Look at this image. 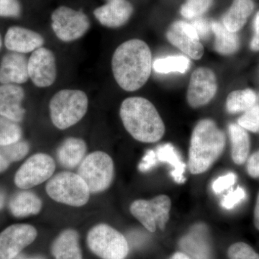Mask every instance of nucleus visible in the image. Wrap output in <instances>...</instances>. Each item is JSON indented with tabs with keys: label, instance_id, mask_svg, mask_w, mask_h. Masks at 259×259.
I'll return each mask as SVG.
<instances>
[{
	"label": "nucleus",
	"instance_id": "nucleus-1",
	"mask_svg": "<svg viewBox=\"0 0 259 259\" xmlns=\"http://www.w3.org/2000/svg\"><path fill=\"white\" fill-rule=\"evenodd\" d=\"M152 56L147 44L131 39L117 48L112 59V70L116 82L122 90L134 92L149 79Z\"/></svg>",
	"mask_w": 259,
	"mask_h": 259
},
{
	"label": "nucleus",
	"instance_id": "nucleus-2",
	"mask_svg": "<svg viewBox=\"0 0 259 259\" xmlns=\"http://www.w3.org/2000/svg\"><path fill=\"white\" fill-rule=\"evenodd\" d=\"M120 115L126 131L140 142L156 143L164 135V123L156 107L147 99H126L121 105Z\"/></svg>",
	"mask_w": 259,
	"mask_h": 259
},
{
	"label": "nucleus",
	"instance_id": "nucleus-3",
	"mask_svg": "<svg viewBox=\"0 0 259 259\" xmlns=\"http://www.w3.org/2000/svg\"><path fill=\"white\" fill-rule=\"evenodd\" d=\"M226 135L210 119L199 121L194 127L189 149V169L200 175L209 169L226 147Z\"/></svg>",
	"mask_w": 259,
	"mask_h": 259
},
{
	"label": "nucleus",
	"instance_id": "nucleus-4",
	"mask_svg": "<svg viewBox=\"0 0 259 259\" xmlns=\"http://www.w3.org/2000/svg\"><path fill=\"white\" fill-rule=\"evenodd\" d=\"M88 105V95L81 90H60L49 103L51 121L57 128H69L84 117Z\"/></svg>",
	"mask_w": 259,
	"mask_h": 259
},
{
	"label": "nucleus",
	"instance_id": "nucleus-5",
	"mask_svg": "<svg viewBox=\"0 0 259 259\" xmlns=\"http://www.w3.org/2000/svg\"><path fill=\"white\" fill-rule=\"evenodd\" d=\"M47 192L56 202L73 207L84 205L90 199V191L78 174L61 172L47 183Z\"/></svg>",
	"mask_w": 259,
	"mask_h": 259
},
{
	"label": "nucleus",
	"instance_id": "nucleus-6",
	"mask_svg": "<svg viewBox=\"0 0 259 259\" xmlns=\"http://www.w3.org/2000/svg\"><path fill=\"white\" fill-rule=\"evenodd\" d=\"M78 175L84 181L90 192H103L113 180V161L107 153L95 151L83 158L80 163Z\"/></svg>",
	"mask_w": 259,
	"mask_h": 259
},
{
	"label": "nucleus",
	"instance_id": "nucleus-7",
	"mask_svg": "<svg viewBox=\"0 0 259 259\" xmlns=\"http://www.w3.org/2000/svg\"><path fill=\"white\" fill-rule=\"evenodd\" d=\"M90 250L102 259H125L128 254L127 240L120 232L105 224L94 227L89 232Z\"/></svg>",
	"mask_w": 259,
	"mask_h": 259
},
{
	"label": "nucleus",
	"instance_id": "nucleus-8",
	"mask_svg": "<svg viewBox=\"0 0 259 259\" xmlns=\"http://www.w3.org/2000/svg\"><path fill=\"white\" fill-rule=\"evenodd\" d=\"M51 26L61 41L69 42L83 36L90 28V19L81 10L61 6L51 15Z\"/></svg>",
	"mask_w": 259,
	"mask_h": 259
},
{
	"label": "nucleus",
	"instance_id": "nucleus-9",
	"mask_svg": "<svg viewBox=\"0 0 259 259\" xmlns=\"http://www.w3.org/2000/svg\"><path fill=\"white\" fill-rule=\"evenodd\" d=\"M171 201L164 194L158 195L151 200L139 199L131 204L130 210L141 224L150 232L156 231V226L165 229L169 220Z\"/></svg>",
	"mask_w": 259,
	"mask_h": 259
},
{
	"label": "nucleus",
	"instance_id": "nucleus-10",
	"mask_svg": "<svg viewBox=\"0 0 259 259\" xmlns=\"http://www.w3.org/2000/svg\"><path fill=\"white\" fill-rule=\"evenodd\" d=\"M55 168V161L49 155L36 153L19 168L15 177V185L23 190L32 188L50 179Z\"/></svg>",
	"mask_w": 259,
	"mask_h": 259
},
{
	"label": "nucleus",
	"instance_id": "nucleus-11",
	"mask_svg": "<svg viewBox=\"0 0 259 259\" xmlns=\"http://www.w3.org/2000/svg\"><path fill=\"white\" fill-rule=\"evenodd\" d=\"M28 74L37 88H49L54 84L57 76L54 53L44 47L33 51L28 59Z\"/></svg>",
	"mask_w": 259,
	"mask_h": 259
},
{
	"label": "nucleus",
	"instance_id": "nucleus-12",
	"mask_svg": "<svg viewBox=\"0 0 259 259\" xmlns=\"http://www.w3.org/2000/svg\"><path fill=\"white\" fill-rule=\"evenodd\" d=\"M37 237L34 227L26 224L13 225L0 233V259H14Z\"/></svg>",
	"mask_w": 259,
	"mask_h": 259
},
{
	"label": "nucleus",
	"instance_id": "nucleus-13",
	"mask_svg": "<svg viewBox=\"0 0 259 259\" xmlns=\"http://www.w3.org/2000/svg\"><path fill=\"white\" fill-rule=\"evenodd\" d=\"M218 83L215 74L208 68H199L191 76L187 101L194 108L208 104L217 93Z\"/></svg>",
	"mask_w": 259,
	"mask_h": 259
},
{
	"label": "nucleus",
	"instance_id": "nucleus-14",
	"mask_svg": "<svg viewBox=\"0 0 259 259\" xmlns=\"http://www.w3.org/2000/svg\"><path fill=\"white\" fill-rule=\"evenodd\" d=\"M166 37L172 45L192 59L198 60L203 56V46L192 24L184 21L175 22L167 30Z\"/></svg>",
	"mask_w": 259,
	"mask_h": 259
},
{
	"label": "nucleus",
	"instance_id": "nucleus-15",
	"mask_svg": "<svg viewBox=\"0 0 259 259\" xmlns=\"http://www.w3.org/2000/svg\"><path fill=\"white\" fill-rule=\"evenodd\" d=\"M133 13L134 7L127 0H110L94 10V15L100 23L110 28L123 26Z\"/></svg>",
	"mask_w": 259,
	"mask_h": 259
},
{
	"label": "nucleus",
	"instance_id": "nucleus-16",
	"mask_svg": "<svg viewBox=\"0 0 259 259\" xmlns=\"http://www.w3.org/2000/svg\"><path fill=\"white\" fill-rule=\"evenodd\" d=\"M45 40L38 32L13 26L8 29L5 37V45L8 50L19 54L33 52L44 46Z\"/></svg>",
	"mask_w": 259,
	"mask_h": 259
},
{
	"label": "nucleus",
	"instance_id": "nucleus-17",
	"mask_svg": "<svg viewBox=\"0 0 259 259\" xmlns=\"http://www.w3.org/2000/svg\"><path fill=\"white\" fill-rule=\"evenodd\" d=\"M28 79V60L26 56L12 51L3 56L0 64L2 84H21Z\"/></svg>",
	"mask_w": 259,
	"mask_h": 259
},
{
	"label": "nucleus",
	"instance_id": "nucleus-18",
	"mask_svg": "<svg viewBox=\"0 0 259 259\" xmlns=\"http://www.w3.org/2000/svg\"><path fill=\"white\" fill-rule=\"evenodd\" d=\"M25 91L18 84L0 85V116L15 122L23 120L25 110L22 106Z\"/></svg>",
	"mask_w": 259,
	"mask_h": 259
},
{
	"label": "nucleus",
	"instance_id": "nucleus-19",
	"mask_svg": "<svg viewBox=\"0 0 259 259\" xmlns=\"http://www.w3.org/2000/svg\"><path fill=\"white\" fill-rule=\"evenodd\" d=\"M51 250L56 259H82L79 235L74 230L62 232L53 243Z\"/></svg>",
	"mask_w": 259,
	"mask_h": 259
},
{
	"label": "nucleus",
	"instance_id": "nucleus-20",
	"mask_svg": "<svg viewBox=\"0 0 259 259\" xmlns=\"http://www.w3.org/2000/svg\"><path fill=\"white\" fill-rule=\"evenodd\" d=\"M254 4L252 0H233L230 9L223 18V25L229 31L237 32L246 23L253 13Z\"/></svg>",
	"mask_w": 259,
	"mask_h": 259
},
{
	"label": "nucleus",
	"instance_id": "nucleus-21",
	"mask_svg": "<svg viewBox=\"0 0 259 259\" xmlns=\"http://www.w3.org/2000/svg\"><path fill=\"white\" fill-rule=\"evenodd\" d=\"M86 152L87 144L82 139L69 138L59 146L58 159L63 166L73 168L81 163Z\"/></svg>",
	"mask_w": 259,
	"mask_h": 259
},
{
	"label": "nucleus",
	"instance_id": "nucleus-22",
	"mask_svg": "<svg viewBox=\"0 0 259 259\" xmlns=\"http://www.w3.org/2000/svg\"><path fill=\"white\" fill-rule=\"evenodd\" d=\"M232 144L231 156L237 165H242L248 160L250 148V136L247 131L238 124L228 127Z\"/></svg>",
	"mask_w": 259,
	"mask_h": 259
},
{
	"label": "nucleus",
	"instance_id": "nucleus-23",
	"mask_svg": "<svg viewBox=\"0 0 259 259\" xmlns=\"http://www.w3.org/2000/svg\"><path fill=\"white\" fill-rule=\"evenodd\" d=\"M41 207V200L30 192H19L10 202V211L13 215L18 218L37 214Z\"/></svg>",
	"mask_w": 259,
	"mask_h": 259
},
{
	"label": "nucleus",
	"instance_id": "nucleus-24",
	"mask_svg": "<svg viewBox=\"0 0 259 259\" xmlns=\"http://www.w3.org/2000/svg\"><path fill=\"white\" fill-rule=\"evenodd\" d=\"M211 28L215 35L214 49L222 55H231L238 50L240 40L236 32L229 31L218 22H212Z\"/></svg>",
	"mask_w": 259,
	"mask_h": 259
},
{
	"label": "nucleus",
	"instance_id": "nucleus-25",
	"mask_svg": "<svg viewBox=\"0 0 259 259\" xmlns=\"http://www.w3.org/2000/svg\"><path fill=\"white\" fill-rule=\"evenodd\" d=\"M158 161L167 162L174 167L171 176L178 184L185 183L186 178L184 176L186 165L181 160L177 150L171 144H166L158 146L156 151Z\"/></svg>",
	"mask_w": 259,
	"mask_h": 259
},
{
	"label": "nucleus",
	"instance_id": "nucleus-26",
	"mask_svg": "<svg viewBox=\"0 0 259 259\" xmlns=\"http://www.w3.org/2000/svg\"><path fill=\"white\" fill-rule=\"evenodd\" d=\"M256 101V94L253 90L245 89L233 91L227 98V110L232 114L245 112L254 106Z\"/></svg>",
	"mask_w": 259,
	"mask_h": 259
},
{
	"label": "nucleus",
	"instance_id": "nucleus-27",
	"mask_svg": "<svg viewBox=\"0 0 259 259\" xmlns=\"http://www.w3.org/2000/svg\"><path fill=\"white\" fill-rule=\"evenodd\" d=\"M188 58L182 55H173L160 58L153 63L155 71L159 74H169L172 72L185 74L190 66Z\"/></svg>",
	"mask_w": 259,
	"mask_h": 259
},
{
	"label": "nucleus",
	"instance_id": "nucleus-28",
	"mask_svg": "<svg viewBox=\"0 0 259 259\" xmlns=\"http://www.w3.org/2000/svg\"><path fill=\"white\" fill-rule=\"evenodd\" d=\"M29 149V144L25 141L0 146V173L5 171L13 162L23 159L28 154Z\"/></svg>",
	"mask_w": 259,
	"mask_h": 259
},
{
	"label": "nucleus",
	"instance_id": "nucleus-29",
	"mask_svg": "<svg viewBox=\"0 0 259 259\" xmlns=\"http://www.w3.org/2000/svg\"><path fill=\"white\" fill-rule=\"evenodd\" d=\"M181 246L187 253L193 255L197 259H208L209 248L207 243L203 238L196 235V233H192L183 238L180 242Z\"/></svg>",
	"mask_w": 259,
	"mask_h": 259
},
{
	"label": "nucleus",
	"instance_id": "nucleus-30",
	"mask_svg": "<svg viewBox=\"0 0 259 259\" xmlns=\"http://www.w3.org/2000/svg\"><path fill=\"white\" fill-rule=\"evenodd\" d=\"M21 137L22 130L18 122L0 116V146L15 144Z\"/></svg>",
	"mask_w": 259,
	"mask_h": 259
},
{
	"label": "nucleus",
	"instance_id": "nucleus-31",
	"mask_svg": "<svg viewBox=\"0 0 259 259\" xmlns=\"http://www.w3.org/2000/svg\"><path fill=\"white\" fill-rule=\"evenodd\" d=\"M213 0H186L180 13L186 18H197L205 13L212 5Z\"/></svg>",
	"mask_w": 259,
	"mask_h": 259
},
{
	"label": "nucleus",
	"instance_id": "nucleus-32",
	"mask_svg": "<svg viewBox=\"0 0 259 259\" xmlns=\"http://www.w3.org/2000/svg\"><path fill=\"white\" fill-rule=\"evenodd\" d=\"M238 124L245 131L259 134V105H254L245 111L238 118Z\"/></svg>",
	"mask_w": 259,
	"mask_h": 259
},
{
	"label": "nucleus",
	"instance_id": "nucleus-33",
	"mask_svg": "<svg viewBox=\"0 0 259 259\" xmlns=\"http://www.w3.org/2000/svg\"><path fill=\"white\" fill-rule=\"evenodd\" d=\"M229 259H259V254L247 243L238 242L229 247L228 250Z\"/></svg>",
	"mask_w": 259,
	"mask_h": 259
},
{
	"label": "nucleus",
	"instance_id": "nucleus-34",
	"mask_svg": "<svg viewBox=\"0 0 259 259\" xmlns=\"http://www.w3.org/2000/svg\"><path fill=\"white\" fill-rule=\"evenodd\" d=\"M22 13L19 0H0V17L18 18Z\"/></svg>",
	"mask_w": 259,
	"mask_h": 259
},
{
	"label": "nucleus",
	"instance_id": "nucleus-35",
	"mask_svg": "<svg viewBox=\"0 0 259 259\" xmlns=\"http://www.w3.org/2000/svg\"><path fill=\"white\" fill-rule=\"evenodd\" d=\"M246 197V192L241 187H238L236 190H231L225 196L221 202V205L223 208L231 209L234 208L235 206L239 204Z\"/></svg>",
	"mask_w": 259,
	"mask_h": 259
},
{
	"label": "nucleus",
	"instance_id": "nucleus-36",
	"mask_svg": "<svg viewBox=\"0 0 259 259\" xmlns=\"http://www.w3.org/2000/svg\"><path fill=\"white\" fill-rule=\"evenodd\" d=\"M236 180L237 176L234 173H229L225 176L220 177L213 182L212 190L215 194L221 193L223 191L234 185Z\"/></svg>",
	"mask_w": 259,
	"mask_h": 259
},
{
	"label": "nucleus",
	"instance_id": "nucleus-37",
	"mask_svg": "<svg viewBox=\"0 0 259 259\" xmlns=\"http://www.w3.org/2000/svg\"><path fill=\"white\" fill-rule=\"evenodd\" d=\"M192 25L198 34L199 38H207L209 35V31H210V25L206 19L199 17L194 20Z\"/></svg>",
	"mask_w": 259,
	"mask_h": 259
},
{
	"label": "nucleus",
	"instance_id": "nucleus-38",
	"mask_svg": "<svg viewBox=\"0 0 259 259\" xmlns=\"http://www.w3.org/2000/svg\"><path fill=\"white\" fill-rule=\"evenodd\" d=\"M158 161L156 153L153 150H149L146 152L143 158L142 161L140 163L139 168L141 172H146L153 168Z\"/></svg>",
	"mask_w": 259,
	"mask_h": 259
},
{
	"label": "nucleus",
	"instance_id": "nucleus-39",
	"mask_svg": "<svg viewBox=\"0 0 259 259\" xmlns=\"http://www.w3.org/2000/svg\"><path fill=\"white\" fill-rule=\"evenodd\" d=\"M247 172L250 177L259 179V150L252 154L247 161Z\"/></svg>",
	"mask_w": 259,
	"mask_h": 259
},
{
	"label": "nucleus",
	"instance_id": "nucleus-40",
	"mask_svg": "<svg viewBox=\"0 0 259 259\" xmlns=\"http://www.w3.org/2000/svg\"><path fill=\"white\" fill-rule=\"evenodd\" d=\"M253 222L254 226L258 231H259V192L258 197H257L256 203H255L254 209V214H253Z\"/></svg>",
	"mask_w": 259,
	"mask_h": 259
},
{
	"label": "nucleus",
	"instance_id": "nucleus-41",
	"mask_svg": "<svg viewBox=\"0 0 259 259\" xmlns=\"http://www.w3.org/2000/svg\"><path fill=\"white\" fill-rule=\"evenodd\" d=\"M250 49L254 51H259V35L254 34L251 42H250Z\"/></svg>",
	"mask_w": 259,
	"mask_h": 259
},
{
	"label": "nucleus",
	"instance_id": "nucleus-42",
	"mask_svg": "<svg viewBox=\"0 0 259 259\" xmlns=\"http://www.w3.org/2000/svg\"><path fill=\"white\" fill-rule=\"evenodd\" d=\"M170 259H191L188 255H186L185 253H181V252H177L175 254L172 255Z\"/></svg>",
	"mask_w": 259,
	"mask_h": 259
},
{
	"label": "nucleus",
	"instance_id": "nucleus-43",
	"mask_svg": "<svg viewBox=\"0 0 259 259\" xmlns=\"http://www.w3.org/2000/svg\"><path fill=\"white\" fill-rule=\"evenodd\" d=\"M253 26H254V34L259 35V11L255 15Z\"/></svg>",
	"mask_w": 259,
	"mask_h": 259
},
{
	"label": "nucleus",
	"instance_id": "nucleus-44",
	"mask_svg": "<svg viewBox=\"0 0 259 259\" xmlns=\"http://www.w3.org/2000/svg\"><path fill=\"white\" fill-rule=\"evenodd\" d=\"M16 259H44L40 256H35V257H28L25 256V255H20V256L17 257Z\"/></svg>",
	"mask_w": 259,
	"mask_h": 259
},
{
	"label": "nucleus",
	"instance_id": "nucleus-45",
	"mask_svg": "<svg viewBox=\"0 0 259 259\" xmlns=\"http://www.w3.org/2000/svg\"><path fill=\"white\" fill-rule=\"evenodd\" d=\"M5 203V195L3 192H0V209L3 207Z\"/></svg>",
	"mask_w": 259,
	"mask_h": 259
},
{
	"label": "nucleus",
	"instance_id": "nucleus-46",
	"mask_svg": "<svg viewBox=\"0 0 259 259\" xmlns=\"http://www.w3.org/2000/svg\"><path fill=\"white\" fill-rule=\"evenodd\" d=\"M2 45H3V40H2L1 35H0V49H1Z\"/></svg>",
	"mask_w": 259,
	"mask_h": 259
}]
</instances>
